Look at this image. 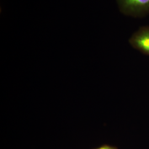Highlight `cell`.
Wrapping results in <instances>:
<instances>
[{
  "mask_svg": "<svg viewBox=\"0 0 149 149\" xmlns=\"http://www.w3.org/2000/svg\"><path fill=\"white\" fill-rule=\"evenodd\" d=\"M129 43L133 48L149 55V26L140 27L129 39Z\"/></svg>",
  "mask_w": 149,
  "mask_h": 149,
  "instance_id": "cell-2",
  "label": "cell"
},
{
  "mask_svg": "<svg viewBox=\"0 0 149 149\" xmlns=\"http://www.w3.org/2000/svg\"><path fill=\"white\" fill-rule=\"evenodd\" d=\"M98 149H114L113 148H112L111 147H109V146H102V147H101V148H98Z\"/></svg>",
  "mask_w": 149,
  "mask_h": 149,
  "instance_id": "cell-3",
  "label": "cell"
},
{
  "mask_svg": "<svg viewBox=\"0 0 149 149\" xmlns=\"http://www.w3.org/2000/svg\"><path fill=\"white\" fill-rule=\"evenodd\" d=\"M119 10L126 16L134 17L149 15V0H116Z\"/></svg>",
  "mask_w": 149,
  "mask_h": 149,
  "instance_id": "cell-1",
  "label": "cell"
}]
</instances>
